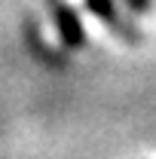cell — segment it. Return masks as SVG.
<instances>
[{
	"label": "cell",
	"mask_w": 156,
	"mask_h": 159,
	"mask_svg": "<svg viewBox=\"0 0 156 159\" xmlns=\"http://www.w3.org/2000/svg\"><path fill=\"white\" fill-rule=\"evenodd\" d=\"M46 6H49L52 16H55V28H58L64 46H80V43L86 40V34H83V25H80L77 12H74L64 0H46Z\"/></svg>",
	"instance_id": "obj_1"
},
{
	"label": "cell",
	"mask_w": 156,
	"mask_h": 159,
	"mask_svg": "<svg viewBox=\"0 0 156 159\" xmlns=\"http://www.w3.org/2000/svg\"><path fill=\"white\" fill-rule=\"evenodd\" d=\"M86 6L95 12L98 19L104 21L117 37H122V40H132V43H138V40L144 37L138 28H132V25H126V21H119V16H117V9H113V3L110 0H86Z\"/></svg>",
	"instance_id": "obj_2"
},
{
	"label": "cell",
	"mask_w": 156,
	"mask_h": 159,
	"mask_svg": "<svg viewBox=\"0 0 156 159\" xmlns=\"http://www.w3.org/2000/svg\"><path fill=\"white\" fill-rule=\"evenodd\" d=\"M126 3H129L135 12H147V9L153 6V0H126Z\"/></svg>",
	"instance_id": "obj_3"
}]
</instances>
